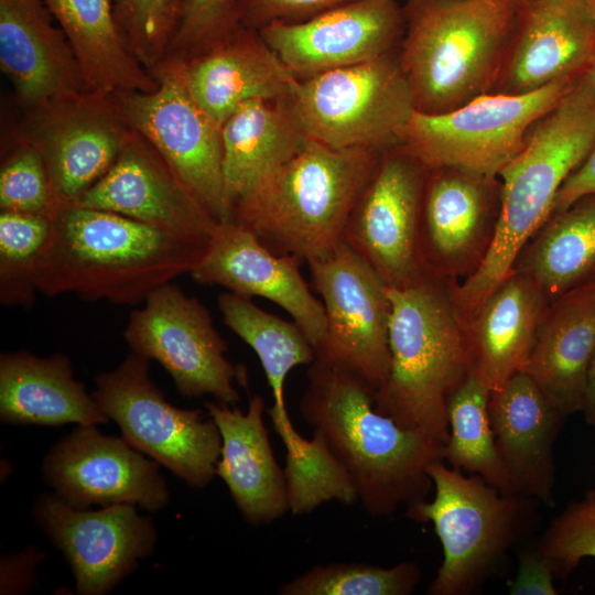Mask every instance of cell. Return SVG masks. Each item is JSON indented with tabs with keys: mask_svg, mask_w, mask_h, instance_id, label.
<instances>
[{
	"mask_svg": "<svg viewBox=\"0 0 595 595\" xmlns=\"http://www.w3.org/2000/svg\"><path fill=\"white\" fill-rule=\"evenodd\" d=\"M208 246L112 212L67 206L33 272L39 293L138 305L156 288L190 273Z\"/></svg>",
	"mask_w": 595,
	"mask_h": 595,
	"instance_id": "6da1fadb",
	"label": "cell"
},
{
	"mask_svg": "<svg viewBox=\"0 0 595 595\" xmlns=\"http://www.w3.org/2000/svg\"><path fill=\"white\" fill-rule=\"evenodd\" d=\"M549 304L532 279L510 272L466 324L472 374L490 391L523 370Z\"/></svg>",
	"mask_w": 595,
	"mask_h": 595,
	"instance_id": "83f0119b",
	"label": "cell"
},
{
	"mask_svg": "<svg viewBox=\"0 0 595 595\" xmlns=\"http://www.w3.org/2000/svg\"><path fill=\"white\" fill-rule=\"evenodd\" d=\"M421 577L412 561L391 567L339 562L315 565L284 583L280 595H409Z\"/></svg>",
	"mask_w": 595,
	"mask_h": 595,
	"instance_id": "d590c367",
	"label": "cell"
},
{
	"mask_svg": "<svg viewBox=\"0 0 595 595\" xmlns=\"http://www.w3.org/2000/svg\"><path fill=\"white\" fill-rule=\"evenodd\" d=\"M149 359L130 351L112 370L95 376L93 397L122 437L194 488L216 476L221 436L201 410L169 403L149 375Z\"/></svg>",
	"mask_w": 595,
	"mask_h": 595,
	"instance_id": "30bf717a",
	"label": "cell"
},
{
	"mask_svg": "<svg viewBox=\"0 0 595 595\" xmlns=\"http://www.w3.org/2000/svg\"><path fill=\"white\" fill-rule=\"evenodd\" d=\"M268 414L286 451L289 512L293 516L310 513L331 500L344 505L358 501L350 474L320 431L313 429L312 439L307 440L295 430L289 414Z\"/></svg>",
	"mask_w": 595,
	"mask_h": 595,
	"instance_id": "836d02e7",
	"label": "cell"
},
{
	"mask_svg": "<svg viewBox=\"0 0 595 595\" xmlns=\"http://www.w3.org/2000/svg\"><path fill=\"white\" fill-rule=\"evenodd\" d=\"M375 393L351 371L315 358L300 413L350 474L365 511L387 517L425 499L433 487L429 467L443 459L445 443L377 411Z\"/></svg>",
	"mask_w": 595,
	"mask_h": 595,
	"instance_id": "7a4b0ae2",
	"label": "cell"
},
{
	"mask_svg": "<svg viewBox=\"0 0 595 595\" xmlns=\"http://www.w3.org/2000/svg\"><path fill=\"white\" fill-rule=\"evenodd\" d=\"M51 229L52 217L1 210L0 301L3 305H33L37 292L33 282L34 267Z\"/></svg>",
	"mask_w": 595,
	"mask_h": 595,
	"instance_id": "8d00e7d4",
	"label": "cell"
},
{
	"mask_svg": "<svg viewBox=\"0 0 595 595\" xmlns=\"http://www.w3.org/2000/svg\"><path fill=\"white\" fill-rule=\"evenodd\" d=\"M307 266L326 315L315 358L351 371L377 392L390 371L388 286L345 241Z\"/></svg>",
	"mask_w": 595,
	"mask_h": 595,
	"instance_id": "4fadbf2b",
	"label": "cell"
},
{
	"mask_svg": "<svg viewBox=\"0 0 595 595\" xmlns=\"http://www.w3.org/2000/svg\"><path fill=\"white\" fill-rule=\"evenodd\" d=\"M592 277L595 278V272H594V274Z\"/></svg>",
	"mask_w": 595,
	"mask_h": 595,
	"instance_id": "681fc988",
	"label": "cell"
},
{
	"mask_svg": "<svg viewBox=\"0 0 595 595\" xmlns=\"http://www.w3.org/2000/svg\"><path fill=\"white\" fill-rule=\"evenodd\" d=\"M581 412L587 424L595 426V350L587 366Z\"/></svg>",
	"mask_w": 595,
	"mask_h": 595,
	"instance_id": "bcb514c9",
	"label": "cell"
},
{
	"mask_svg": "<svg viewBox=\"0 0 595 595\" xmlns=\"http://www.w3.org/2000/svg\"><path fill=\"white\" fill-rule=\"evenodd\" d=\"M183 68L193 97L220 127L247 101L286 99L296 82L259 31L244 25Z\"/></svg>",
	"mask_w": 595,
	"mask_h": 595,
	"instance_id": "484cf974",
	"label": "cell"
},
{
	"mask_svg": "<svg viewBox=\"0 0 595 595\" xmlns=\"http://www.w3.org/2000/svg\"><path fill=\"white\" fill-rule=\"evenodd\" d=\"M595 350V278L552 301L542 317L523 372L566 416L581 412Z\"/></svg>",
	"mask_w": 595,
	"mask_h": 595,
	"instance_id": "4316f807",
	"label": "cell"
},
{
	"mask_svg": "<svg viewBox=\"0 0 595 595\" xmlns=\"http://www.w3.org/2000/svg\"><path fill=\"white\" fill-rule=\"evenodd\" d=\"M595 143V90L585 73L526 136L517 156L500 172V207L494 240L478 270L452 280L464 325L511 272L516 258L553 213L564 181Z\"/></svg>",
	"mask_w": 595,
	"mask_h": 595,
	"instance_id": "3957f363",
	"label": "cell"
},
{
	"mask_svg": "<svg viewBox=\"0 0 595 595\" xmlns=\"http://www.w3.org/2000/svg\"><path fill=\"white\" fill-rule=\"evenodd\" d=\"M183 4L184 0H111L125 45L150 73L167 57Z\"/></svg>",
	"mask_w": 595,
	"mask_h": 595,
	"instance_id": "74e56055",
	"label": "cell"
},
{
	"mask_svg": "<svg viewBox=\"0 0 595 595\" xmlns=\"http://www.w3.org/2000/svg\"><path fill=\"white\" fill-rule=\"evenodd\" d=\"M595 61V18L585 0H521L494 93L523 94L582 76Z\"/></svg>",
	"mask_w": 595,
	"mask_h": 595,
	"instance_id": "7402d4cb",
	"label": "cell"
},
{
	"mask_svg": "<svg viewBox=\"0 0 595 595\" xmlns=\"http://www.w3.org/2000/svg\"><path fill=\"white\" fill-rule=\"evenodd\" d=\"M0 67L25 109L90 91L71 42L42 0H0Z\"/></svg>",
	"mask_w": 595,
	"mask_h": 595,
	"instance_id": "603a6c76",
	"label": "cell"
},
{
	"mask_svg": "<svg viewBox=\"0 0 595 595\" xmlns=\"http://www.w3.org/2000/svg\"><path fill=\"white\" fill-rule=\"evenodd\" d=\"M75 205L120 214L206 246L219 223L132 129L110 170Z\"/></svg>",
	"mask_w": 595,
	"mask_h": 595,
	"instance_id": "ffe728a7",
	"label": "cell"
},
{
	"mask_svg": "<svg viewBox=\"0 0 595 595\" xmlns=\"http://www.w3.org/2000/svg\"><path fill=\"white\" fill-rule=\"evenodd\" d=\"M123 337L131 351L156 360L185 398L210 394L236 405L240 394L235 381L247 389L245 367L226 357L227 344L208 309L172 282L156 288L131 311Z\"/></svg>",
	"mask_w": 595,
	"mask_h": 595,
	"instance_id": "7c38bea8",
	"label": "cell"
},
{
	"mask_svg": "<svg viewBox=\"0 0 595 595\" xmlns=\"http://www.w3.org/2000/svg\"><path fill=\"white\" fill-rule=\"evenodd\" d=\"M39 553H30L26 555L12 556V560L18 566L17 574L6 582L1 583V593H8V591L17 593V591H26L32 586V580L26 577L23 573L33 575V569L35 563L40 560Z\"/></svg>",
	"mask_w": 595,
	"mask_h": 595,
	"instance_id": "f6af8a7d",
	"label": "cell"
},
{
	"mask_svg": "<svg viewBox=\"0 0 595 595\" xmlns=\"http://www.w3.org/2000/svg\"><path fill=\"white\" fill-rule=\"evenodd\" d=\"M217 305L224 324L258 356L271 389L278 413L288 412L284 382L296 366L312 364L314 347L295 322H289L229 291L220 293Z\"/></svg>",
	"mask_w": 595,
	"mask_h": 595,
	"instance_id": "d6a6232c",
	"label": "cell"
},
{
	"mask_svg": "<svg viewBox=\"0 0 595 595\" xmlns=\"http://www.w3.org/2000/svg\"><path fill=\"white\" fill-rule=\"evenodd\" d=\"M428 473L433 498L407 507L410 519L433 523L443 548V562L428 594H472L529 533L539 501L502 494L478 475L464 476L447 467L443 459L434 462Z\"/></svg>",
	"mask_w": 595,
	"mask_h": 595,
	"instance_id": "52a82bcc",
	"label": "cell"
},
{
	"mask_svg": "<svg viewBox=\"0 0 595 595\" xmlns=\"http://www.w3.org/2000/svg\"><path fill=\"white\" fill-rule=\"evenodd\" d=\"M451 280L425 270L409 286H388L390 371L375 393L377 411L443 443L447 401L472 374Z\"/></svg>",
	"mask_w": 595,
	"mask_h": 595,
	"instance_id": "277c9868",
	"label": "cell"
},
{
	"mask_svg": "<svg viewBox=\"0 0 595 595\" xmlns=\"http://www.w3.org/2000/svg\"><path fill=\"white\" fill-rule=\"evenodd\" d=\"M65 32L90 91H151L158 83L125 45L111 0H42Z\"/></svg>",
	"mask_w": 595,
	"mask_h": 595,
	"instance_id": "4dcf8cb0",
	"label": "cell"
},
{
	"mask_svg": "<svg viewBox=\"0 0 595 595\" xmlns=\"http://www.w3.org/2000/svg\"><path fill=\"white\" fill-rule=\"evenodd\" d=\"M588 196H595V143L581 165L564 181L555 197L552 215Z\"/></svg>",
	"mask_w": 595,
	"mask_h": 595,
	"instance_id": "ee69618b",
	"label": "cell"
},
{
	"mask_svg": "<svg viewBox=\"0 0 595 595\" xmlns=\"http://www.w3.org/2000/svg\"><path fill=\"white\" fill-rule=\"evenodd\" d=\"M490 390L473 374L447 401L448 439L443 459L455 469L480 476L506 495L515 494L498 455L489 421Z\"/></svg>",
	"mask_w": 595,
	"mask_h": 595,
	"instance_id": "e575fe53",
	"label": "cell"
},
{
	"mask_svg": "<svg viewBox=\"0 0 595 595\" xmlns=\"http://www.w3.org/2000/svg\"><path fill=\"white\" fill-rule=\"evenodd\" d=\"M428 173L401 145L386 150L347 221L344 241L389 288L409 286L425 271L419 235Z\"/></svg>",
	"mask_w": 595,
	"mask_h": 595,
	"instance_id": "9a60e30c",
	"label": "cell"
},
{
	"mask_svg": "<svg viewBox=\"0 0 595 595\" xmlns=\"http://www.w3.org/2000/svg\"><path fill=\"white\" fill-rule=\"evenodd\" d=\"M353 0H235L244 26L260 30L274 22H302Z\"/></svg>",
	"mask_w": 595,
	"mask_h": 595,
	"instance_id": "b9f144b4",
	"label": "cell"
},
{
	"mask_svg": "<svg viewBox=\"0 0 595 595\" xmlns=\"http://www.w3.org/2000/svg\"><path fill=\"white\" fill-rule=\"evenodd\" d=\"M404 28L397 0H353L302 22H274L258 31L292 75L305 79L392 54Z\"/></svg>",
	"mask_w": 595,
	"mask_h": 595,
	"instance_id": "ac0fdd59",
	"label": "cell"
},
{
	"mask_svg": "<svg viewBox=\"0 0 595 595\" xmlns=\"http://www.w3.org/2000/svg\"><path fill=\"white\" fill-rule=\"evenodd\" d=\"M591 13L594 15L595 18V0H585Z\"/></svg>",
	"mask_w": 595,
	"mask_h": 595,
	"instance_id": "c3c4849f",
	"label": "cell"
},
{
	"mask_svg": "<svg viewBox=\"0 0 595 595\" xmlns=\"http://www.w3.org/2000/svg\"><path fill=\"white\" fill-rule=\"evenodd\" d=\"M555 576L565 577L585 558H595V488L570 502L537 541Z\"/></svg>",
	"mask_w": 595,
	"mask_h": 595,
	"instance_id": "ab89813d",
	"label": "cell"
},
{
	"mask_svg": "<svg viewBox=\"0 0 595 595\" xmlns=\"http://www.w3.org/2000/svg\"><path fill=\"white\" fill-rule=\"evenodd\" d=\"M488 413L495 445L515 494L552 506L553 445L567 416L523 371L490 391Z\"/></svg>",
	"mask_w": 595,
	"mask_h": 595,
	"instance_id": "cb8c5ba5",
	"label": "cell"
},
{
	"mask_svg": "<svg viewBox=\"0 0 595 595\" xmlns=\"http://www.w3.org/2000/svg\"><path fill=\"white\" fill-rule=\"evenodd\" d=\"M286 99L240 105L221 126L223 175L230 214L309 141Z\"/></svg>",
	"mask_w": 595,
	"mask_h": 595,
	"instance_id": "f1b7e54d",
	"label": "cell"
},
{
	"mask_svg": "<svg viewBox=\"0 0 595 595\" xmlns=\"http://www.w3.org/2000/svg\"><path fill=\"white\" fill-rule=\"evenodd\" d=\"M582 76L564 77L523 94L486 93L446 112L415 110L400 145L428 170L455 167L498 177L522 150L531 126Z\"/></svg>",
	"mask_w": 595,
	"mask_h": 595,
	"instance_id": "ba28073f",
	"label": "cell"
},
{
	"mask_svg": "<svg viewBox=\"0 0 595 595\" xmlns=\"http://www.w3.org/2000/svg\"><path fill=\"white\" fill-rule=\"evenodd\" d=\"M499 207L498 177L429 170L419 235L424 269L457 281L475 273L494 240Z\"/></svg>",
	"mask_w": 595,
	"mask_h": 595,
	"instance_id": "d6986e66",
	"label": "cell"
},
{
	"mask_svg": "<svg viewBox=\"0 0 595 595\" xmlns=\"http://www.w3.org/2000/svg\"><path fill=\"white\" fill-rule=\"evenodd\" d=\"M151 91L113 93L128 126L143 136L220 223L231 220L223 175L221 127L193 97L183 62L166 58Z\"/></svg>",
	"mask_w": 595,
	"mask_h": 595,
	"instance_id": "8fae6325",
	"label": "cell"
},
{
	"mask_svg": "<svg viewBox=\"0 0 595 595\" xmlns=\"http://www.w3.org/2000/svg\"><path fill=\"white\" fill-rule=\"evenodd\" d=\"M381 153L333 149L309 139L232 210L231 220L278 255L306 263L324 258L344 241L349 216Z\"/></svg>",
	"mask_w": 595,
	"mask_h": 595,
	"instance_id": "8992f818",
	"label": "cell"
},
{
	"mask_svg": "<svg viewBox=\"0 0 595 595\" xmlns=\"http://www.w3.org/2000/svg\"><path fill=\"white\" fill-rule=\"evenodd\" d=\"M554 570L538 542L524 548L519 556L517 574L509 587L510 595H556Z\"/></svg>",
	"mask_w": 595,
	"mask_h": 595,
	"instance_id": "7bdbcfd3",
	"label": "cell"
},
{
	"mask_svg": "<svg viewBox=\"0 0 595 595\" xmlns=\"http://www.w3.org/2000/svg\"><path fill=\"white\" fill-rule=\"evenodd\" d=\"M204 407L221 436L216 476L227 486L245 520L260 526L281 518L289 511L286 482L264 424V399L249 397L246 412L218 401H206Z\"/></svg>",
	"mask_w": 595,
	"mask_h": 595,
	"instance_id": "d4e9b609",
	"label": "cell"
},
{
	"mask_svg": "<svg viewBox=\"0 0 595 595\" xmlns=\"http://www.w3.org/2000/svg\"><path fill=\"white\" fill-rule=\"evenodd\" d=\"M521 0H408L398 61L415 110L451 111L493 91Z\"/></svg>",
	"mask_w": 595,
	"mask_h": 595,
	"instance_id": "5b68a950",
	"label": "cell"
},
{
	"mask_svg": "<svg viewBox=\"0 0 595 595\" xmlns=\"http://www.w3.org/2000/svg\"><path fill=\"white\" fill-rule=\"evenodd\" d=\"M0 208L54 217L63 208L57 204L43 158L26 141L2 161L0 170Z\"/></svg>",
	"mask_w": 595,
	"mask_h": 595,
	"instance_id": "f35d334b",
	"label": "cell"
},
{
	"mask_svg": "<svg viewBox=\"0 0 595 595\" xmlns=\"http://www.w3.org/2000/svg\"><path fill=\"white\" fill-rule=\"evenodd\" d=\"M130 130L113 94L86 91L28 108L18 139L39 150L65 208L110 170Z\"/></svg>",
	"mask_w": 595,
	"mask_h": 595,
	"instance_id": "5bb4252c",
	"label": "cell"
},
{
	"mask_svg": "<svg viewBox=\"0 0 595 595\" xmlns=\"http://www.w3.org/2000/svg\"><path fill=\"white\" fill-rule=\"evenodd\" d=\"M511 272L532 279L551 303L595 272V196L552 215L527 242Z\"/></svg>",
	"mask_w": 595,
	"mask_h": 595,
	"instance_id": "1f68e13d",
	"label": "cell"
},
{
	"mask_svg": "<svg viewBox=\"0 0 595 595\" xmlns=\"http://www.w3.org/2000/svg\"><path fill=\"white\" fill-rule=\"evenodd\" d=\"M288 101L310 139L339 150L400 145L415 111L393 53L296 79Z\"/></svg>",
	"mask_w": 595,
	"mask_h": 595,
	"instance_id": "9c48e42d",
	"label": "cell"
},
{
	"mask_svg": "<svg viewBox=\"0 0 595 595\" xmlns=\"http://www.w3.org/2000/svg\"><path fill=\"white\" fill-rule=\"evenodd\" d=\"M301 263L294 256L270 250L246 226L227 220L218 223L204 256L188 274L198 284L220 285L237 295L259 296L279 305L315 351L326 334V315L301 273Z\"/></svg>",
	"mask_w": 595,
	"mask_h": 595,
	"instance_id": "44dd1931",
	"label": "cell"
},
{
	"mask_svg": "<svg viewBox=\"0 0 595 595\" xmlns=\"http://www.w3.org/2000/svg\"><path fill=\"white\" fill-rule=\"evenodd\" d=\"M0 418L4 423L46 426L109 420L74 378L66 355L39 357L25 350L0 357Z\"/></svg>",
	"mask_w": 595,
	"mask_h": 595,
	"instance_id": "f546056e",
	"label": "cell"
},
{
	"mask_svg": "<svg viewBox=\"0 0 595 595\" xmlns=\"http://www.w3.org/2000/svg\"><path fill=\"white\" fill-rule=\"evenodd\" d=\"M587 76L589 78V82L595 90V61L593 63V65L591 66V68L587 71Z\"/></svg>",
	"mask_w": 595,
	"mask_h": 595,
	"instance_id": "7dc6e473",
	"label": "cell"
},
{
	"mask_svg": "<svg viewBox=\"0 0 595 595\" xmlns=\"http://www.w3.org/2000/svg\"><path fill=\"white\" fill-rule=\"evenodd\" d=\"M33 516L65 555L82 595L112 591L154 550L152 519L140 516L134 505L86 510L71 506L56 494L42 495L34 502Z\"/></svg>",
	"mask_w": 595,
	"mask_h": 595,
	"instance_id": "2e32d148",
	"label": "cell"
},
{
	"mask_svg": "<svg viewBox=\"0 0 595 595\" xmlns=\"http://www.w3.org/2000/svg\"><path fill=\"white\" fill-rule=\"evenodd\" d=\"M240 25L235 0H184L166 58L192 60L225 40Z\"/></svg>",
	"mask_w": 595,
	"mask_h": 595,
	"instance_id": "60d3db41",
	"label": "cell"
},
{
	"mask_svg": "<svg viewBox=\"0 0 595 595\" xmlns=\"http://www.w3.org/2000/svg\"><path fill=\"white\" fill-rule=\"evenodd\" d=\"M159 465L123 437L78 425L50 450L43 473L55 494L75 508L130 504L154 512L170 496Z\"/></svg>",
	"mask_w": 595,
	"mask_h": 595,
	"instance_id": "e0dca14e",
	"label": "cell"
}]
</instances>
